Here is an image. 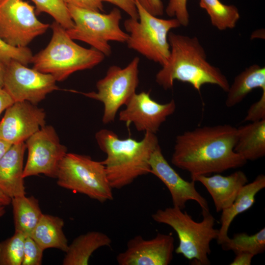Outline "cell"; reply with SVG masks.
Masks as SVG:
<instances>
[{
	"instance_id": "1",
	"label": "cell",
	"mask_w": 265,
	"mask_h": 265,
	"mask_svg": "<svg viewBox=\"0 0 265 265\" xmlns=\"http://www.w3.org/2000/svg\"><path fill=\"white\" fill-rule=\"evenodd\" d=\"M237 128L229 124L205 126L177 136L171 163L191 177L220 173L247 161L234 150Z\"/></svg>"
},
{
	"instance_id": "2",
	"label": "cell",
	"mask_w": 265,
	"mask_h": 265,
	"mask_svg": "<svg viewBox=\"0 0 265 265\" xmlns=\"http://www.w3.org/2000/svg\"><path fill=\"white\" fill-rule=\"evenodd\" d=\"M170 54L156 75V81L164 89H171L177 80L191 85L199 92L205 84L218 86L227 92L230 84L220 70L210 64L205 51L196 37L175 33L168 35Z\"/></svg>"
},
{
	"instance_id": "3",
	"label": "cell",
	"mask_w": 265,
	"mask_h": 265,
	"mask_svg": "<svg viewBox=\"0 0 265 265\" xmlns=\"http://www.w3.org/2000/svg\"><path fill=\"white\" fill-rule=\"evenodd\" d=\"M95 137L106 154L101 161L113 189H121L139 177L150 173V159L159 146L155 133L145 132L143 138L137 141L131 137L120 139L114 132L103 129Z\"/></svg>"
},
{
	"instance_id": "4",
	"label": "cell",
	"mask_w": 265,
	"mask_h": 265,
	"mask_svg": "<svg viewBox=\"0 0 265 265\" xmlns=\"http://www.w3.org/2000/svg\"><path fill=\"white\" fill-rule=\"evenodd\" d=\"M51 28L53 34L48 45L33 56L34 69L61 81L77 71L94 68L104 60L105 55L99 51L77 44L55 21Z\"/></svg>"
},
{
	"instance_id": "5",
	"label": "cell",
	"mask_w": 265,
	"mask_h": 265,
	"mask_svg": "<svg viewBox=\"0 0 265 265\" xmlns=\"http://www.w3.org/2000/svg\"><path fill=\"white\" fill-rule=\"evenodd\" d=\"M202 220L196 222L186 212L173 206L158 210L152 218L158 223L169 226L176 232L179 243L176 253L197 265H209L210 243L217 239L219 231L214 227L215 219L209 211H202Z\"/></svg>"
},
{
	"instance_id": "6",
	"label": "cell",
	"mask_w": 265,
	"mask_h": 265,
	"mask_svg": "<svg viewBox=\"0 0 265 265\" xmlns=\"http://www.w3.org/2000/svg\"><path fill=\"white\" fill-rule=\"evenodd\" d=\"M138 19L130 18L124 22L128 34V48L147 59L163 65L170 54L168 35L170 30L181 26L175 18L164 19L147 12L135 0Z\"/></svg>"
},
{
	"instance_id": "7",
	"label": "cell",
	"mask_w": 265,
	"mask_h": 265,
	"mask_svg": "<svg viewBox=\"0 0 265 265\" xmlns=\"http://www.w3.org/2000/svg\"><path fill=\"white\" fill-rule=\"evenodd\" d=\"M74 22L73 26L66 29L73 40H80L109 56L112 50L110 41L126 43L128 34L120 26L122 14L118 8L108 13L67 5Z\"/></svg>"
},
{
	"instance_id": "8",
	"label": "cell",
	"mask_w": 265,
	"mask_h": 265,
	"mask_svg": "<svg viewBox=\"0 0 265 265\" xmlns=\"http://www.w3.org/2000/svg\"><path fill=\"white\" fill-rule=\"evenodd\" d=\"M56 178L60 187L101 203L113 199L105 166L89 156L67 153L59 164Z\"/></svg>"
},
{
	"instance_id": "9",
	"label": "cell",
	"mask_w": 265,
	"mask_h": 265,
	"mask_svg": "<svg viewBox=\"0 0 265 265\" xmlns=\"http://www.w3.org/2000/svg\"><path fill=\"white\" fill-rule=\"evenodd\" d=\"M139 58L135 56L124 68L110 66L105 76L97 82L96 92H80L103 103L104 124L113 122L119 108L136 93L139 83Z\"/></svg>"
},
{
	"instance_id": "10",
	"label": "cell",
	"mask_w": 265,
	"mask_h": 265,
	"mask_svg": "<svg viewBox=\"0 0 265 265\" xmlns=\"http://www.w3.org/2000/svg\"><path fill=\"white\" fill-rule=\"evenodd\" d=\"M35 10L34 6L23 0L0 2V37L12 46L26 47L50 26L38 20Z\"/></svg>"
},
{
	"instance_id": "11",
	"label": "cell",
	"mask_w": 265,
	"mask_h": 265,
	"mask_svg": "<svg viewBox=\"0 0 265 265\" xmlns=\"http://www.w3.org/2000/svg\"><path fill=\"white\" fill-rule=\"evenodd\" d=\"M27 158L24 178L42 174L56 178L59 164L67 153L54 128L45 125L26 141Z\"/></svg>"
},
{
	"instance_id": "12",
	"label": "cell",
	"mask_w": 265,
	"mask_h": 265,
	"mask_svg": "<svg viewBox=\"0 0 265 265\" xmlns=\"http://www.w3.org/2000/svg\"><path fill=\"white\" fill-rule=\"evenodd\" d=\"M56 82L51 75L29 68L16 60L5 65L3 88L14 102L27 101L37 105L58 89Z\"/></svg>"
},
{
	"instance_id": "13",
	"label": "cell",
	"mask_w": 265,
	"mask_h": 265,
	"mask_svg": "<svg viewBox=\"0 0 265 265\" xmlns=\"http://www.w3.org/2000/svg\"><path fill=\"white\" fill-rule=\"evenodd\" d=\"M119 113V120L129 125L132 123L139 132L156 133L161 125L175 111L174 100L160 104L151 98L149 92L135 93Z\"/></svg>"
},
{
	"instance_id": "14",
	"label": "cell",
	"mask_w": 265,
	"mask_h": 265,
	"mask_svg": "<svg viewBox=\"0 0 265 265\" xmlns=\"http://www.w3.org/2000/svg\"><path fill=\"white\" fill-rule=\"evenodd\" d=\"M0 122V138L11 145L25 142L46 125V112L27 101L14 102Z\"/></svg>"
},
{
	"instance_id": "15",
	"label": "cell",
	"mask_w": 265,
	"mask_h": 265,
	"mask_svg": "<svg viewBox=\"0 0 265 265\" xmlns=\"http://www.w3.org/2000/svg\"><path fill=\"white\" fill-rule=\"evenodd\" d=\"M174 238L158 233L150 239L137 235L130 239L126 249L117 255L119 265H168L173 258Z\"/></svg>"
},
{
	"instance_id": "16",
	"label": "cell",
	"mask_w": 265,
	"mask_h": 265,
	"mask_svg": "<svg viewBox=\"0 0 265 265\" xmlns=\"http://www.w3.org/2000/svg\"><path fill=\"white\" fill-rule=\"evenodd\" d=\"M150 173L158 178L167 187L174 207L183 210L186 202H196L202 211H209L207 200L196 190L195 181L183 179L167 162L159 146L152 153L149 160Z\"/></svg>"
},
{
	"instance_id": "17",
	"label": "cell",
	"mask_w": 265,
	"mask_h": 265,
	"mask_svg": "<svg viewBox=\"0 0 265 265\" xmlns=\"http://www.w3.org/2000/svg\"><path fill=\"white\" fill-rule=\"evenodd\" d=\"M191 180L201 183L210 194L216 212L230 207L239 191L248 180L242 171H237L228 176L216 173L212 176L198 175L191 177Z\"/></svg>"
},
{
	"instance_id": "18",
	"label": "cell",
	"mask_w": 265,
	"mask_h": 265,
	"mask_svg": "<svg viewBox=\"0 0 265 265\" xmlns=\"http://www.w3.org/2000/svg\"><path fill=\"white\" fill-rule=\"evenodd\" d=\"M25 142L13 144L0 159V190L10 198L26 195L24 178Z\"/></svg>"
},
{
	"instance_id": "19",
	"label": "cell",
	"mask_w": 265,
	"mask_h": 265,
	"mask_svg": "<svg viewBox=\"0 0 265 265\" xmlns=\"http://www.w3.org/2000/svg\"><path fill=\"white\" fill-rule=\"evenodd\" d=\"M265 187V176L260 174L252 182L245 184L239 191L232 205L222 211L221 227L216 239L221 244L229 237V228L234 219L239 214L249 210L255 202L257 194Z\"/></svg>"
},
{
	"instance_id": "20",
	"label": "cell",
	"mask_w": 265,
	"mask_h": 265,
	"mask_svg": "<svg viewBox=\"0 0 265 265\" xmlns=\"http://www.w3.org/2000/svg\"><path fill=\"white\" fill-rule=\"evenodd\" d=\"M234 151L246 161L265 155V119L252 122L237 128Z\"/></svg>"
},
{
	"instance_id": "21",
	"label": "cell",
	"mask_w": 265,
	"mask_h": 265,
	"mask_svg": "<svg viewBox=\"0 0 265 265\" xmlns=\"http://www.w3.org/2000/svg\"><path fill=\"white\" fill-rule=\"evenodd\" d=\"M111 239L99 231H90L76 238L69 245L63 259V265H87L92 254L98 249L110 246Z\"/></svg>"
},
{
	"instance_id": "22",
	"label": "cell",
	"mask_w": 265,
	"mask_h": 265,
	"mask_svg": "<svg viewBox=\"0 0 265 265\" xmlns=\"http://www.w3.org/2000/svg\"><path fill=\"white\" fill-rule=\"evenodd\" d=\"M64 225V221L60 217L43 214L29 236L44 250L53 248L66 252L69 244L63 231Z\"/></svg>"
},
{
	"instance_id": "23",
	"label": "cell",
	"mask_w": 265,
	"mask_h": 265,
	"mask_svg": "<svg viewBox=\"0 0 265 265\" xmlns=\"http://www.w3.org/2000/svg\"><path fill=\"white\" fill-rule=\"evenodd\" d=\"M257 88H261L262 91H265V68L253 64L235 78L227 91L226 106L231 107L237 105Z\"/></svg>"
},
{
	"instance_id": "24",
	"label": "cell",
	"mask_w": 265,
	"mask_h": 265,
	"mask_svg": "<svg viewBox=\"0 0 265 265\" xmlns=\"http://www.w3.org/2000/svg\"><path fill=\"white\" fill-rule=\"evenodd\" d=\"M15 232L29 236L41 219L43 213L38 200L25 195L11 199Z\"/></svg>"
},
{
	"instance_id": "25",
	"label": "cell",
	"mask_w": 265,
	"mask_h": 265,
	"mask_svg": "<svg viewBox=\"0 0 265 265\" xmlns=\"http://www.w3.org/2000/svg\"><path fill=\"white\" fill-rule=\"evenodd\" d=\"M199 5L209 15L212 25L220 30L234 28L240 18L238 8L220 0H199Z\"/></svg>"
},
{
	"instance_id": "26",
	"label": "cell",
	"mask_w": 265,
	"mask_h": 265,
	"mask_svg": "<svg viewBox=\"0 0 265 265\" xmlns=\"http://www.w3.org/2000/svg\"><path fill=\"white\" fill-rule=\"evenodd\" d=\"M220 245L223 250H232L235 254L246 252L255 256L262 253L265 250V228L251 235L244 233L237 234Z\"/></svg>"
},
{
	"instance_id": "27",
	"label": "cell",
	"mask_w": 265,
	"mask_h": 265,
	"mask_svg": "<svg viewBox=\"0 0 265 265\" xmlns=\"http://www.w3.org/2000/svg\"><path fill=\"white\" fill-rule=\"evenodd\" d=\"M35 5V13L45 12L50 15L55 22L65 29L72 28L74 22L67 4L62 0H31Z\"/></svg>"
},
{
	"instance_id": "28",
	"label": "cell",
	"mask_w": 265,
	"mask_h": 265,
	"mask_svg": "<svg viewBox=\"0 0 265 265\" xmlns=\"http://www.w3.org/2000/svg\"><path fill=\"white\" fill-rule=\"evenodd\" d=\"M26 237L15 232L12 237L0 242V265H22Z\"/></svg>"
},
{
	"instance_id": "29",
	"label": "cell",
	"mask_w": 265,
	"mask_h": 265,
	"mask_svg": "<svg viewBox=\"0 0 265 265\" xmlns=\"http://www.w3.org/2000/svg\"><path fill=\"white\" fill-rule=\"evenodd\" d=\"M33 54L26 47L12 46L0 37V61L6 65L12 60H16L27 66L31 63Z\"/></svg>"
},
{
	"instance_id": "30",
	"label": "cell",
	"mask_w": 265,
	"mask_h": 265,
	"mask_svg": "<svg viewBox=\"0 0 265 265\" xmlns=\"http://www.w3.org/2000/svg\"><path fill=\"white\" fill-rule=\"evenodd\" d=\"M44 250L30 236L25 238L22 265H41Z\"/></svg>"
},
{
	"instance_id": "31",
	"label": "cell",
	"mask_w": 265,
	"mask_h": 265,
	"mask_svg": "<svg viewBox=\"0 0 265 265\" xmlns=\"http://www.w3.org/2000/svg\"><path fill=\"white\" fill-rule=\"evenodd\" d=\"M187 1V0H169L164 10L167 15L176 19L181 26H186L189 23Z\"/></svg>"
},
{
	"instance_id": "32",
	"label": "cell",
	"mask_w": 265,
	"mask_h": 265,
	"mask_svg": "<svg viewBox=\"0 0 265 265\" xmlns=\"http://www.w3.org/2000/svg\"><path fill=\"white\" fill-rule=\"evenodd\" d=\"M263 119H265V91H262L260 99L250 106L244 121L252 122Z\"/></svg>"
},
{
	"instance_id": "33",
	"label": "cell",
	"mask_w": 265,
	"mask_h": 265,
	"mask_svg": "<svg viewBox=\"0 0 265 265\" xmlns=\"http://www.w3.org/2000/svg\"><path fill=\"white\" fill-rule=\"evenodd\" d=\"M110 3L122 10L130 18L133 19H138L137 9L135 0H101Z\"/></svg>"
},
{
	"instance_id": "34",
	"label": "cell",
	"mask_w": 265,
	"mask_h": 265,
	"mask_svg": "<svg viewBox=\"0 0 265 265\" xmlns=\"http://www.w3.org/2000/svg\"><path fill=\"white\" fill-rule=\"evenodd\" d=\"M67 5L103 12L104 5L101 0H62Z\"/></svg>"
},
{
	"instance_id": "35",
	"label": "cell",
	"mask_w": 265,
	"mask_h": 265,
	"mask_svg": "<svg viewBox=\"0 0 265 265\" xmlns=\"http://www.w3.org/2000/svg\"><path fill=\"white\" fill-rule=\"evenodd\" d=\"M147 12L155 16H161L164 12L161 0H136Z\"/></svg>"
},
{
	"instance_id": "36",
	"label": "cell",
	"mask_w": 265,
	"mask_h": 265,
	"mask_svg": "<svg viewBox=\"0 0 265 265\" xmlns=\"http://www.w3.org/2000/svg\"><path fill=\"white\" fill-rule=\"evenodd\" d=\"M233 261L231 263V265H250L252 260L255 255L253 254L241 252L237 253Z\"/></svg>"
},
{
	"instance_id": "37",
	"label": "cell",
	"mask_w": 265,
	"mask_h": 265,
	"mask_svg": "<svg viewBox=\"0 0 265 265\" xmlns=\"http://www.w3.org/2000/svg\"><path fill=\"white\" fill-rule=\"evenodd\" d=\"M14 101L3 88H0V115L2 112L12 105Z\"/></svg>"
},
{
	"instance_id": "38",
	"label": "cell",
	"mask_w": 265,
	"mask_h": 265,
	"mask_svg": "<svg viewBox=\"0 0 265 265\" xmlns=\"http://www.w3.org/2000/svg\"><path fill=\"white\" fill-rule=\"evenodd\" d=\"M11 145L10 143L0 138V159Z\"/></svg>"
},
{
	"instance_id": "39",
	"label": "cell",
	"mask_w": 265,
	"mask_h": 265,
	"mask_svg": "<svg viewBox=\"0 0 265 265\" xmlns=\"http://www.w3.org/2000/svg\"><path fill=\"white\" fill-rule=\"evenodd\" d=\"M11 202V198L8 197L0 190V203L6 206L10 204Z\"/></svg>"
},
{
	"instance_id": "40",
	"label": "cell",
	"mask_w": 265,
	"mask_h": 265,
	"mask_svg": "<svg viewBox=\"0 0 265 265\" xmlns=\"http://www.w3.org/2000/svg\"><path fill=\"white\" fill-rule=\"evenodd\" d=\"M5 71V65L0 61V88L3 86V77Z\"/></svg>"
},
{
	"instance_id": "41",
	"label": "cell",
	"mask_w": 265,
	"mask_h": 265,
	"mask_svg": "<svg viewBox=\"0 0 265 265\" xmlns=\"http://www.w3.org/2000/svg\"><path fill=\"white\" fill-rule=\"evenodd\" d=\"M5 205L0 203V218L5 213Z\"/></svg>"
},
{
	"instance_id": "42",
	"label": "cell",
	"mask_w": 265,
	"mask_h": 265,
	"mask_svg": "<svg viewBox=\"0 0 265 265\" xmlns=\"http://www.w3.org/2000/svg\"><path fill=\"white\" fill-rule=\"evenodd\" d=\"M3 0H0V2H1V1H2Z\"/></svg>"
}]
</instances>
